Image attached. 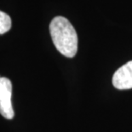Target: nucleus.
Segmentation results:
<instances>
[{
  "instance_id": "nucleus-1",
  "label": "nucleus",
  "mask_w": 132,
  "mask_h": 132,
  "mask_svg": "<svg viewBox=\"0 0 132 132\" xmlns=\"http://www.w3.org/2000/svg\"><path fill=\"white\" fill-rule=\"evenodd\" d=\"M50 32L55 48L67 58H73L78 52V35L67 18L56 16L50 24Z\"/></svg>"
},
{
  "instance_id": "nucleus-2",
  "label": "nucleus",
  "mask_w": 132,
  "mask_h": 132,
  "mask_svg": "<svg viewBox=\"0 0 132 132\" xmlns=\"http://www.w3.org/2000/svg\"><path fill=\"white\" fill-rule=\"evenodd\" d=\"M12 84L10 79L0 77V114L7 119H12L15 116L12 103Z\"/></svg>"
},
{
  "instance_id": "nucleus-3",
  "label": "nucleus",
  "mask_w": 132,
  "mask_h": 132,
  "mask_svg": "<svg viewBox=\"0 0 132 132\" xmlns=\"http://www.w3.org/2000/svg\"><path fill=\"white\" fill-rule=\"evenodd\" d=\"M113 84L119 90L132 88V61L117 70L113 77Z\"/></svg>"
},
{
  "instance_id": "nucleus-4",
  "label": "nucleus",
  "mask_w": 132,
  "mask_h": 132,
  "mask_svg": "<svg viewBox=\"0 0 132 132\" xmlns=\"http://www.w3.org/2000/svg\"><path fill=\"white\" fill-rule=\"evenodd\" d=\"M11 27V18L8 14L0 11V34L7 33Z\"/></svg>"
}]
</instances>
